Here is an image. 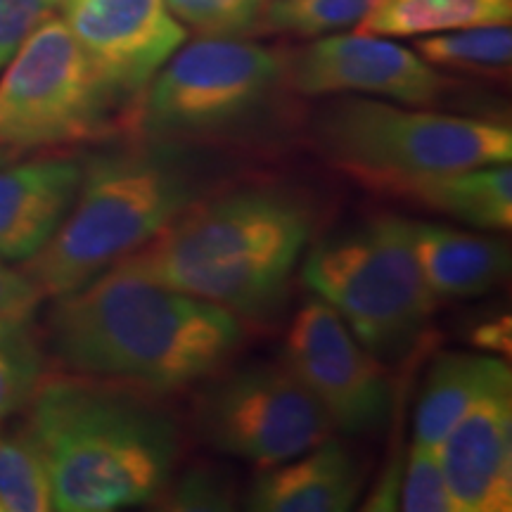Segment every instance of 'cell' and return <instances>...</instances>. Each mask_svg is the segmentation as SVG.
Returning a JSON list of instances; mask_svg holds the SVG:
<instances>
[{
	"label": "cell",
	"instance_id": "obj_24",
	"mask_svg": "<svg viewBox=\"0 0 512 512\" xmlns=\"http://www.w3.org/2000/svg\"><path fill=\"white\" fill-rule=\"evenodd\" d=\"M268 0H164L183 27L207 38H242L259 29Z\"/></svg>",
	"mask_w": 512,
	"mask_h": 512
},
{
	"label": "cell",
	"instance_id": "obj_4",
	"mask_svg": "<svg viewBox=\"0 0 512 512\" xmlns=\"http://www.w3.org/2000/svg\"><path fill=\"white\" fill-rule=\"evenodd\" d=\"M211 185L214 162L190 143L145 138L83 159L72 209L19 268L46 297H62L147 245Z\"/></svg>",
	"mask_w": 512,
	"mask_h": 512
},
{
	"label": "cell",
	"instance_id": "obj_2",
	"mask_svg": "<svg viewBox=\"0 0 512 512\" xmlns=\"http://www.w3.org/2000/svg\"><path fill=\"white\" fill-rule=\"evenodd\" d=\"M24 425L46 460L53 510L112 512L155 498L174 477L178 427L147 392L46 375Z\"/></svg>",
	"mask_w": 512,
	"mask_h": 512
},
{
	"label": "cell",
	"instance_id": "obj_15",
	"mask_svg": "<svg viewBox=\"0 0 512 512\" xmlns=\"http://www.w3.org/2000/svg\"><path fill=\"white\" fill-rule=\"evenodd\" d=\"M363 472L354 453L335 437L266 467L254 477L247 510L256 512H344L354 508Z\"/></svg>",
	"mask_w": 512,
	"mask_h": 512
},
{
	"label": "cell",
	"instance_id": "obj_12",
	"mask_svg": "<svg viewBox=\"0 0 512 512\" xmlns=\"http://www.w3.org/2000/svg\"><path fill=\"white\" fill-rule=\"evenodd\" d=\"M57 15L126 107L188 38L164 0H60Z\"/></svg>",
	"mask_w": 512,
	"mask_h": 512
},
{
	"label": "cell",
	"instance_id": "obj_26",
	"mask_svg": "<svg viewBox=\"0 0 512 512\" xmlns=\"http://www.w3.org/2000/svg\"><path fill=\"white\" fill-rule=\"evenodd\" d=\"M166 489L169 496L164 508L169 510H230L235 503L233 484L223 472L211 467L188 470L176 484H166Z\"/></svg>",
	"mask_w": 512,
	"mask_h": 512
},
{
	"label": "cell",
	"instance_id": "obj_30",
	"mask_svg": "<svg viewBox=\"0 0 512 512\" xmlns=\"http://www.w3.org/2000/svg\"><path fill=\"white\" fill-rule=\"evenodd\" d=\"M19 155L17 152H12V150H8V147H0V164H5V162H10V159H17Z\"/></svg>",
	"mask_w": 512,
	"mask_h": 512
},
{
	"label": "cell",
	"instance_id": "obj_1",
	"mask_svg": "<svg viewBox=\"0 0 512 512\" xmlns=\"http://www.w3.org/2000/svg\"><path fill=\"white\" fill-rule=\"evenodd\" d=\"M242 339L223 306L114 264L55 297L43 344L67 373L162 396L219 373Z\"/></svg>",
	"mask_w": 512,
	"mask_h": 512
},
{
	"label": "cell",
	"instance_id": "obj_18",
	"mask_svg": "<svg viewBox=\"0 0 512 512\" xmlns=\"http://www.w3.org/2000/svg\"><path fill=\"white\" fill-rule=\"evenodd\" d=\"M501 358L484 354L446 351L432 363L415 411L418 444L439 448L456 422L475 403L479 392L501 368Z\"/></svg>",
	"mask_w": 512,
	"mask_h": 512
},
{
	"label": "cell",
	"instance_id": "obj_5",
	"mask_svg": "<svg viewBox=\"0 0 512 512\" xmlns=\"http://www.w3.org/2000/svg\"><path fill=\"white\" fill-rule=\"evenodd\" d=\"M313 145L325 162L344 174L403 192L441 174L508 164L512 128L347 95L318 112Z\"/></svg>",
	"mask_w": 512,
	"mask_h": 512
},
{
	"label": "cell",
	"instance_id": "obj_14",
	"mask_svg": "<svg viewBox=\"0 0 512 512\" xmlns=\"http://www.w3.org/2000/svg\"><path fill=\"white\" fill-rule=\"evenodd\" d=\"M81 176L76 157L0 164V259L22 264L46 247L72 209Z\"/></svg>",
	"mask_w": 512,
	"mask_h": 512
},
{
	"label": "cell",
	"instance_id": "obj_27",
	"mask_svg": "<svg viewBox=\"0 0 512 512\" xmlns=\"http://www.w3.org/2000/svg\"><path fill=\"white\" fill-rule=\"evenodd\" d=\"M60 0H0V72L27 41L31 31L57 15Z\"/></svg>",
	"mask_w": 512,
	"mask_h": 512
},
{
	"label": "cell",
	"instance_id": "obj_8",
	"mask_svg": "<svg viewBox=\"0 0 512 512\" xmlns=\"http://www.w3.org/2000/svg\"><path fill=\"white\" fill-rule=\"evenodd\" d=\"M287 57L242 38L178 48L143 93L140 131L169 143L226 136L256 119L285 83Z\"/></svg>",
	"mask_w": 512,
	"mask_h": 512
},
{
	"label": "cell",
	"instance_id": "obj_13",
	"mask_svg": "<svg viewBox=\"0 0 512 512\" xmlns=\"http://www.w3.org/2000/svg\"><path fill=\"white\" fill-rule=\"evenodd\" d=\"M439 460L458 512L512 510V373L508 363L441 441Z\"/></svg>",
	"mask_w": 512,
	"mask_h": 512
},
{
	"label": "cell",
	"instance_id": "obj_16",
	"mask_svg": "<svg viewBox=\"0 0 512 512\" xmlns=\"http://www.w3.org/2000/svg\"><path fill=\"white\" fill-rule=\"evenodd\" d=\"M408 240L439 304L484 297L510 273V249L496 238L441 223L408 221Z\"/></svg>",
	"mask_w": 512,
	"mask_h": 512
},
{
	"label": "cell",
	"instance_id": "obj_21",
	"mask_svg": "<svg viewBox=\"0 0 512 512\" xmlns=\"http://www.w3.org/2000/svg\"><path fill=\"white\" fill-rule=\"evenodd\" d=\"M53 510V491L41 448L27 425H0V512Z\"/></svg>",
	"mask_w": 512,
	"mask_h": 512
},
{
	"label": "cell",
	"instance_id": "obj_9",
	"mask_svg": "<svg viewBox=\"0 0 512 512\" xmlns=\"http://www.w3.org/2000/svg\"><path fill=\"white\" fill-rule=\"evenodd\" d=\"M195 430L214 451L271 467L318 446L335 427L285 363H254L197 396Z\"/></svg>",
	"mask_w": 512,
	"mask_h": 512
},
{
	"label": "cell",
	"instance_id": "obj_3",
	"mask_svg": "<svg viewBox=\"0 0 512 512\" xmlns=\"http://www.w3.org/2000/svg\"><path fill=\"white\" fill-rule=\"evenodd\" d=\"M313 211L285 188H240L202 197L124 264L171 290L238 318L278 313L311 240Z\"/></svg>",
	"mask_w": 512,
	"mask_h": 512
},
{
	"label": "cell",
	"instance_id": "obj_6",
	"mask_svg": "<svg viewBox=\"0 0 512 512\" xmlns=\"http://www.w3.org/2000/svg\"><path fill=\"white\" fill-rule=\"evenodd\" d=\"M302 283L347 323L382 363H396L437 311L408 240V219L382 214L311 247Z\"/></svg>",
	"mask_w": 512,
	"mask_h": 512
},
{
	"label": "cell",
	"instance_id": "obj_22",
	"mask_svg": "<svg viewBox=\"0 0 512 512\" xmlns=\"http://www.w3.org/2000/svg\"><path fill=\"white\" fill-rule=\"evenodd\" d=\"M46 368V344L29 320H0V425L27 411Z\"/></svg>",
	"mask_w": 512,
	"mask_h": 512
},
{
	"label": "cell",
	"instance_id": "obj_20",
	"mask_svg": "<svg viewBox=\"0 0 512 512\" xmlns=\"http://www.w3.org/2000/svg\"><path fill=\"white\" fill-rule=\"evenodd\" d=\"M413 50L437 69L503 79L510 72L512 31L510 24L441 31L420 36Z\"/></svg>",
	"mask_w": 512,
	"mask_h": 512
},
{
	"label": "cell",
	"instance_id": "obj_28",
	"mask_svg": "<svg viewBox=\"0 0 512 512\" xmlns=\"http://www.w3.org/2000/svg\"><path fill=\"white\" fill-rule=\"evenodd\" d=\"M46 294L22 268L0 259V320H31Z\"/></svg>",
	"mask_w": 512,
	"mask_h": 512
},
{
	"label": "cell",
	"instance_id": "obj_23",
	"mask_svg": "<svg viewBox=\"0 0 512 512\" xmlns=\"http://www.w3.org/2000/svg\"><path fill=\"white\" fill-rule=\"evenodd\" d=\"M375 0H268L261 29L299 38H318L356 27Z\"/></svg>",
	"mask_w": 512,
	"mask_h": 512
},
{
	"label": "cell",
	"instance_id": "obj_11",
	"mask_svg": "<svg viewBox=\"0 0 512 512\" xmlns=\"http://www.w3.org/2000/svg\"><path fill=\"white\" fill-rule=\"evenodd\" d=\"M285 81L297 93L366 95L411 107L439 102L451 88L437 67L387 36L328 34L287 60Z\"/></svg>",
	"mask_w": 512,
	"mask_h": 512
},
{
	"label": "cell",
	"instance_id": "obj_25",
	"mask_svg": "<svg viewBox=\"0 0 512 512\" xmlns=\"http://www.w3.org/2000/svg\"><path fill=\"white\" fill-rule=\"evenodd\" d=\"M399 503L406 512H458L441 470L437 448L413 441Z\"/></svg>",
	"mask_w": 512,
	"mask_h": 512
},
{
	"label": "cell",
	"instance_id": "obj_29",
	"mask_svg": "<svg viewBox=\"0 0 512 512\" xmlns=\"http://www.w3.org/2000/svg\"><path fill=\"white\" fill-rule=\"evenodd\" d=\"M472 344L482 351H494V354H508L512 347V328L510 318H496L489 320V323L479 325V328L472 332Z\"/></svg>",
	"mask_w": 512,
	"mask_h": 512
},
{
	"label": "cell",
	"instance_id": "obj_19",
	"mask_svg": "<svg viewBox=\"0 0 512 512\" xmlns=\"http://www.w3.org/2000/svg\"><path fill=\"white\" fill-rule=\"evenodd\" d=\"M512 0H375L356 34L420 38L489 24H510Z\"/></svg>",
	"mask_w": 512,
	"mask_h": 512
},
{
	"label": "cell",
	"instance_id": "obj_17",
	"mask_svg": "<svg viewBox=\"0 0 512 512\" xmlns=\"http://www.w3.org/2000/svg\"><path fill=\"white\" fill-rule=\"evenodd\" d=\"M403 195L479 230H508L512 226L510 162L427 178L403 190Z\"/></svg>",
	"mask_w": 512,
	"mask_h": 512
},
{
	"label": "cell",
	"instance_id": "obj_7",
	"mask_svg": "<svg viewBox=\"0 0 512 512\" xmlns=\"http://www.w3.org/2000/svg\"><path fill=\"white\" fill-rule=\"evenodd\" d=\"M124 110L60 15L38 24L0 72V147L17 155L105 138Z\"/></svg>",
	"mask_w": 512,
	"mask_h": 512
},
{
	"label": "cell",
	"instance_id": "obj_10",
	"mask_svg": "<svg viewBox=\"0 0 512 512\" xmlns=\"http://www.w3.org/2000/svg\"><path fill=\"white\" fill-rule=\"evenodd\" d=\"M283 363L323 406L335 430L370 434L387 422L392 384L384 363L323 299L311 297L294 313Z\"/></svg>",
	"mask_w": 512,
	"mask_h": 512
}]
</instances>
